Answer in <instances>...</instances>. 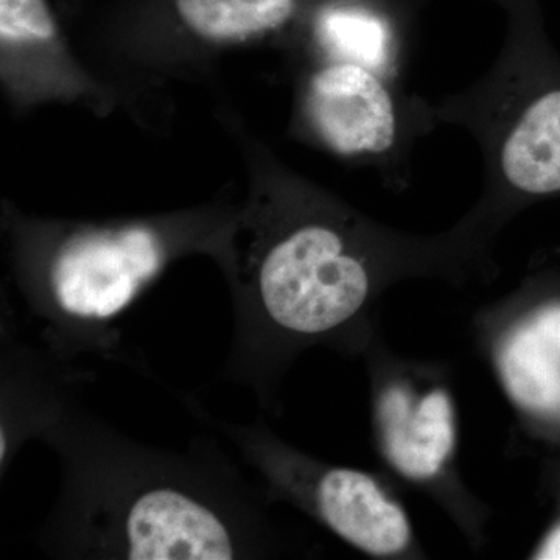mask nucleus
I'll list each match as a JSON object with an SVG mask.
<instances>
[{
  "label": "nucleus",
  "mask_w": 560,
  "mask_h": 560,
  "mask_svg": "<svg viewBox=\"0 0 560 560\" xmlns=\"http://www.w3.org/2000/svg\"><path fill=\"white\" fill-rule=\"evenodd\" d=\"M504 175L530 197L560 194V83L541 88L522 110L501 153Z\"/></svg>",
  "instance_id": "nucleus-8"
},
{
  "label": "nucleus",
  "mask_w": 560,
  "mask_h": 560,
  "mask_svg": "<svg viewBox=\"0 0 560 560\" xmlns=\"http://www.w3.org/2000/svg\"><path fill=\"white\" fill-rule=\"evenodd\" d=\"M55 33L57 27L46 0H0L3 49L47 43Z\"/></svg>",
  "instance_id": "nucleus-11"
},
{
  "label": "nucleus",
  "mask_w": 560,
  "mask_h": 560,
  "mask_svg": "<svg viewBox=\"0 0 560 560\" xmlns=\"http://www.w3.org/2000/svg\"><path fill=\"white\" fill-rule=\"evenodd\" d=\"M371 425L390 474L427 493L474 544H481L485 506L458 471V411L444 371L393 355L381 338L366 349Z\"/></svg>",
  "instance_id": "nucleus-3"
},
{
  "label": "nucleus",
  "mask_w": 560,
  "mask_h": 560,
  "mask_svg": "<svg viewBox=\"0 0 560 560\" xmlns=\"http://www.w3.org/2000/svg\"><path fill=\"white\" fill-rule=\"evenodd\" d=\"M103 463V460H102ZM105 464V463H103ZM88 481L81 540L106 558L226 560L246 541L224 504L200 480L142 464H106Z\"/></svg>",
  "instance_id": "nucleus-2"
},
{
  "label": "nucleus",
  "mask_w": 560,
  "mask_h": 560,
  "mask_svg": "<svg viewBox=\"0 0 560 560\" xmlns=\"http://www.w3.org/2000/svg\"><path fill=\"white\" fill-rule=\"evenodd\" d=\"M477 334L522 429L560 453V278L478 316Z\"/></svg>",
  "instance_id": "nucleus-6"
},
{
  "label": "nucleus",
  "mask_w": 560,
  "mask_h": 560,
  "mask_svg": "<svg viewBox=\"0 0 560 560\" xmlns=\"http://www.w3.org/2000/svg\"><path fill=\"white\" fill-rule=\"evenodd\" d=\"M308 109L319 135L340 153H378L393 145V102L370 69L341 62L319 70L308 91Z\"/></svg>",
  "instance_id": "nucleus-7"
},
{
  "label": "nucleus",
  "mask_w": 560,
  "mask_h": 560,
  "mask_svg": "<svg viewBox=\"0 0 560 560\" xmlns=\"http://www.w3.org/2000/svg\"><path fill=\"white\" fill-rule=\"evenodd\" d=\"M165 259L167 246L147 224L77 232L51 257L43 316L65 331L95 330L136 300Z\"/></svg>",
  "instance_id": "nucleus-5"
},
{
  "label": "nucleus",
  "mask_w": 560,
  "mask_h": 560,
  "mask_svg": "<svg viewBox=\"0 0 560 560\" xmlns=\"http://www.w3.org/2000/svg\"><path fill=\"white\" fill-rule=\"evenodd\" d=\"M183 21L198 35L245 39L285 24L293 0H176Z\"/></svg>",
  "instance_id": "nucleus-9"
},
{
  "label": "nucleus",
  "mask_w": 560,
  "mask_h": 560,
  "mask_svg": "<svg viewBox=\"0 0 560 560\" xmlns=\"http://www.w3.org/2000/svg\"><path fill=\"white\" fill-rule=\"evenodd\" d=\"M318 36L335 57L350 65L381 70L389 61V32L370 11L338 7L320 14Z\"/></svg>",
  "instance_id": "nucleus-10"
},
{
  "label": "nucleus",
  "mask_w": 560,
  "mask_h": 560,
  "mask_svg": "<svg viewBox=\"0 0 560 560\" xmlns=\"http://www.w3.org/2000/svg\"><path fill=\"white\" fill-rule=\"evenodd\" d=\"M238 442L271 492L350 547L377 559L419 558L410 515L377 475L320 463L264 430H241Z\"/></svg>",
  "instance_id": "nucleus-4"
},
{
  "label": "nucleus",
  "mask_w": 560,
  "mask_h": 560,
  "mask_svg": "<svg viewBox=\"0 0 560 560\" xmlns=\"http://www.w3.org/2000/svg\"><path fill=\"white\" fill-rule=\"evenodd\" d=\"M541 482L552 501V515L547 528L530 550L529 558L560 560V453L545 463Z\"/></svg>",
  "instance_id": "nucleus-12"
},
{
  "label": "nucleus",
  "mask_w": 560,
  "mask_h": 560,
  "mask_svg": "<svg viewBox=\"0 0 560 560\" xmlns=\"http://www.w3.org/2000/svg\"><path fill=\"white\" fill-rule=\"evenodd\" d=\"M377 279L340 228L305 221L261 248L238 304V346L250 372L279 377L316 346L366 352ZM241 355V357H243Z\"/></svg>",
  "instance_id": "nucleus-1"
}]
</instances>
